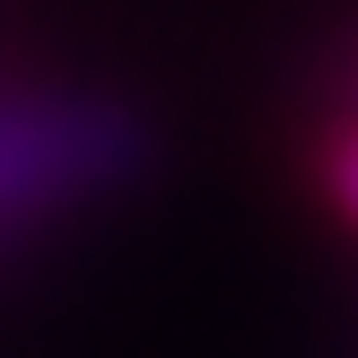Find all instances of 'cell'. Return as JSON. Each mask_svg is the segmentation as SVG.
Wrapping results in <instances>:
<instances>
[{
  "label": "cell",
  "instance_id": "6da1fadb",
  "mask_svg": "<svg viewBox=\"0 0 358 358\" xmlns=\"http://www.w3.org/2000/svg\"><path fill=\"white\" fill-rule=\"evenodd\" d=\"M324 192H332V210L358 227V114L332 122V140H324Z\"/></svg>",
  "mask_w": 358,
  "mask_h": 358
}]
</instances>
